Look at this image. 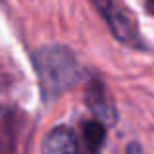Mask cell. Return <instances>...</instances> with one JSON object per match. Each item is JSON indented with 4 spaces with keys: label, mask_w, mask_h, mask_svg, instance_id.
Masks as SVG:
<instances>
[{
    "label": "cell",
    "mask_w": 154,
    "mask_h": 154,
    "mask_svg": "<svg viewBox=\"0 0 154 154\" xmlns=\"http://www.w3.org/2000/svg\"><path fill=\"white\" fill-rule=\"evenodd\" d=\"M34 67L45 101L61 95L81 77V67L73 51L63 45H45L38 50L34 54Z\"/></svg>",
    "instance_id": "cell-1"
},
{
    "label": "cell",
    "mask_w": 154,
    "mask_h": 154,
    "mask_svg": "<svg viewBox=\"0 0 154 154\" xmlns=\"http://www.w3.org/2000/svg\"><path fill=\"white\" fill-rule=\"evenodd\" d=\"M91 4L101 12V16L109 24L111 32L121 42H132L134 40V28H132L131 20L113 4V0H91Z\"/></svg>",
    "instance_id": "cell-2"
},
{
    "label": "cell",
    "mask_w": 154,
    "mask_h": 154,
    "mask_svg": "<svg viewBox=\"0 0 154 154\" xmlns=\"http://www.w3.org/2000/svg\"><path fill=\"white\" fill-rule=\"evenodd\" d=\"M42 154H79L75 134L67 127H55L48 132Z\"/></svg>",
    "instance_id": "cell-3"
},
{
    "label": "cell",
    "mask_w": 154,
    "mask_h": 154,
    "mask_svg": "<svg viewBox=\"0 0 154 154\" xmlns=\"http://www.w3.org/2000/svg\"><path fill=\"white\" fill-rule=\"evenodd\" d=\"M87 105L91 107V111L101 119V121L113 125L115 119H117V113H115L113 105L107 101L105 97V89L99 81H93L89 87V93H87Z\"/></svg>",
    "instance_id": "cell-4"
},
{
    "label": "cell",
    "mask_w": 154,
    "mask_h": 154,
    "mask_svg": "<svg viewBox=\"0 0 154 154\" xmlns=\"http://www.w3.org/2000/svg\"><path fill=\"white\" fill-rule=\"evenodd\" d=\"M105 136H107V128L101 125L99 121H87L83 127V140H85L87 148L91 154H101V146L105 144Z\"/></svg>",
    "instance_id": "cell-5"
},
{
    "label": "cell",
    "mask_w": 154,
    "mask_h": 154,
    "mask_svg": "<svg viewBox=\"0 0 154 154\" xmlns=\"http://www.w3.org/2000/svg\"><path fill=\"white\" fill-rule=\"evenodd\" d=\"M127 154H142V148H140L138 144H134V142H132V144H128Z\"/></svg>",
    "instance_id": "cell-6"
},
{
    "label": "cell",
    "mask_w": 154,
    "mask_h": 154,
    "mask_svg": "<svg viewBox=\"0 0 154 154\" xmlns=\"http://www.w3.org/2000/svg\"><path fill=\"white\" fill-rule=\"evenodd\" d=\"M146 4H148V8L154 12V0H146Z\"/></svg>",
    "instance_id": "cell-7"
}]
</instances>
